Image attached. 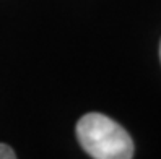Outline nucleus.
I'll return each mask as SVG.
<instances>
[{
  "label": "nucleus",
  "mask_w": 161,
  "mask_h": 159,
  "mask_svg": "<svg viewBox=\"0 0 161 159\" xmlns=\"http://www.w3.org/2000/svg\"><path fill=\"white\" fill-rule=\"evenodd\" d=\"M81 148L94 159H130L134 141L117 122L99 112L85 114L77 124Z\"/></svg>",
  "instance_id": "1"
},
{
  "label": "nucleus",
  "mask_w": 161,
  "mask_h": 159,
  "mask_svg": "<svg viewBox=\"0 0 161 159\" xmlns=\"http://www.w3.org/2000/svg\"><path fill=\"white\" fill-rule=\"evenodd\" d=\"M159 57H161V47H159Z\"/></svg>",
  "instance_id": "3"
},
{
  "label": "nucleus",
  "mask_w": 161,
  "mask_h": 159,
  "mask_svg": "<svg viewBox=\"0 0 161 159\" xmlns=\"http://www.w3.org/2000/svg\"><path fill=\"white\" fill-rule=\"evenodd\" d=\"M0 159H16V153L8 145L0 143Z\"/></svg>",
  "instance_id": "2"
}]
</instances>
